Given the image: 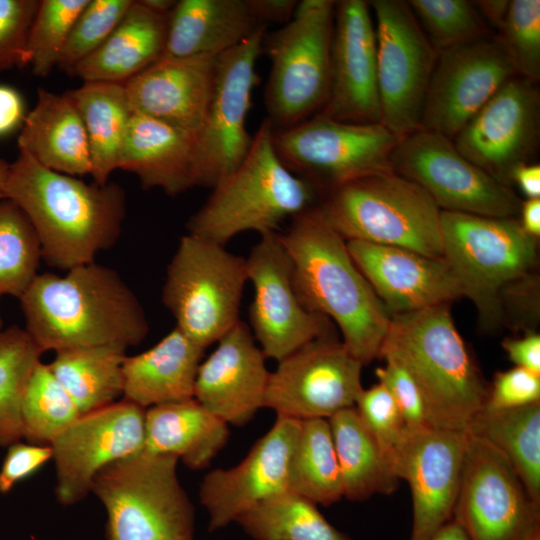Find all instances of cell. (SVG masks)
Segmentation results:
<instances>
[{"mask_svg": "<svg viewBox=\"0 0 540 540\" xmlns=\"http://www.w3.org/2000/svg\"><path fill=\"white\" fill-rule=\"evenodd\" d=\"M430 540H470V538L460 523L452 518Z\"/></svg>", "mask_w": 540, "mask_h": 540, "instance_id": "obj_57", "label": "cell"}, {"mask_svg": "<svg viewBox=\"0 0 540 540\" xmlns=\"http://www.w3.org/2000/svg\"><path fill=\"white\" fill-rule=\"evenodd\" d=\"M4 198L12 200L32 224L42 259L68 271L94 262L120 237L126 196L116 183H86L48 169L19 151L10 164Z\"/></svg>", "mask_w": 540, "mask_h": 540, "instance_id": "obj_1", "label": "cell"}, {"mask_svg": "<svg viewBox=\"0 0 540 540\" xmlns=\"http://www.w3.org/2000/svg\"><path fill=\"white\" fill-rule=\"evenodd\" d=\"M228 438V424L195 398L145 411L143 451L176 456L194 470L209 466Z\"/></svg>", "mask_w": 540, "mask_h": 540, "instance_id": "obj_32", "label": "cell"}, {"mask_svg": "<svg viewBox=\"0 0 540 540\" xmlns=\"http://www.w3.org/2000/svg\"><path fill=\"white\" fill-rule=\"evenodd\" d=\"M384 354L399 360L413 377L430 426L464 432L484 407L488 388L448 304L391 315L379 357Z\"/></svg>", "mask_w": 540, "mask_h": 540, "instance_id": "obj_4", "label": "cell"}, {"mask_svg": "<svg viewBox=\"0 0 540 540\" xmlns=\"http://www.w3.org/2000/svg\"><path fill=\"white\" fill-rule=\"evenodd\" d=\"M408 4L437 53L491 35L474 2L411 0Z\"/></svg>", "mask_w": 540, "mask_h": 540, "instance_id": "obj_42", "label": "cell"}, {"mask_svg": "<svg viewBox=\"0 0 540 540\" xmlns=\"http://www.w3.org/2000/svg\"><path fill=\"white\" fill-rule=\"evenodd\" d=\"M194 147L195 136L132 112L118 169L136 175L143 189L176 196L195 186Z\"/></svg>", "mask_w": 540, "mask_h": 540, "instance_id": "obj_27", "label": "cell"}, {"mask_svg": "<svg viewBox=\"0 0 540 540\" xmlns=\"http://www.w3.org/2000/svg\"><path fill=\"white\" fill-rule=\"evenodd\" d=\"M503 349L516 367L540 375V335L530 333L521 338H508Z\"/></svg>", "mask_w": 540, "mask_h": 540, "instance_id": "obj_51", "label": "cell"}, {"mask_svg": "<svg viewBox=\"0 0 540 540\" xmlns=\"http://www.w3.org/2000/svg\"><path fill=\"white\" fill-rule=\"evenodd\" d=\"M126 350L119 345L65 349L56 352L48 366L80 413L85 414L110 405L123 395Z\"/></svg>", "mask_w": 540, "mask_h": 540, "instance_id": "obj_36", "label": "cell"}, {"mask_svg": "<svg viewBox=\"0 0 540 540\" xmlns=\"http://www.w3.org/2000/svg\"><path fill=\"white\" fill-rule=\"evenodd\" d=\"M519 224L531 237L538 239L540 236V198L526 199L521 203Z\"/></svg>", "mask_w": 540, "mask_h": 540, "instance_id": "obj_55", "label": "cell"}, {"mask_svg": "<svg viewBox=\"0 0 540 540\" xmlns=\"http://www.w3.org/2000/svg\"><path fill=\"white\" fill-rule=\"evenodd\" d=\"M263 408L296 420L329 419L355 406L363 364L333 334L316 338L277 361Z\"/></svg>", "mask_w": 540, "mask_h": 540, "instance_id": "obj_16", "label": "cell"}, {"mask_svg": "<svg viewBox=\"0 0 540 540\" xmlns=\"http://www.w3.org/2000/svg\"><path fill=\"white\" fill-rule=\"evenodd\" d=\"M511 182L518 185L527 199L540 198V166L538 164H520L513 170Z\"/></svg>", "mask_w": 540, "mask_h": 540, "instance_id": "obj_54", "label": "cell"}, {"mask_svg": "<svg viewBox=\"0 0 540 540\" xmlns=\"http://www.w3.org/2000/svg\"><path fill=\"white\" fill-rule=\"evenodd\" d=\"M3 330V319H2V316L0 314V332Z\"/></svg>", "mask_w": 540, "mask_h": 540, "instance_id": "obj_61", "label": "cell"}, {"mask_svg": "<svg viewBox=\"0 0 540 540\" xmlns=\"http://www.w3.org/2000/svg\"><path fill=\"white\" fill-rule=\"evenodd\" d=\"M535 84L514 76L452 139L464 157L507 186L513 170L528 163L537 147L540 95Z\"/></svg>", "mask_w": 540, "mask_h": 540, "instance_id": "obj_20", "label": "cell"}, {"mask_svg": "<svg viewBox=\"0 0 540 540\" xmlns=\"http://www.w3.org/2000/svg\"><path fill=\"white\" fill-rule=\"evenodd\" d=\"M10 164L0 158V199L4 198V187L8 177Z\"/></svg>", "mask_w": 540, "mask_h": 540, "instance_id": "obj_59", "label": "cell"}, {"mask_svg": "<svg viewBox=\"0 0 540 540\" xmlns=\"http://www.w3.org/2000/svg\"><path fill=\"white\" fill-rule=\"evenodd\" d=\"M26 117L22 95L14 87L0 84V137L21 129Z\"/></svg>", "mask_w": 540, "mask_h": 540, "instance_id": "obj_52", "label": "cell"}, {"mask_svg": "<svg viewBox=\"0 0 540 540\" xmlns=\"http://www.w3.org/2000/svg\"><path fill=\"white\" fill-rule=\"evenodd\" d=\"M217 57L162 56L124 83L132 112L196 137L211 99Z\"/></svg>", "mask_w": 540, "mask_h": 540, "instance_id": "obj_26", "label": "cell"}, {"mask_svg": "<svg viewBox=\"0 0 540 540\" xmlns=\"http://www.w3.org/2000/svg\"><path fill=\"white\" fill-rule=\"evenodd\" d=\"M18 148L48 169L76 177L91 173L86 130L65 93L38 89L36 104L20 129Z\"/></svg>", "mask_w": 540, "mask_h": 540, "instance_id": "obj_29", "label": "cell"}, {"mask_svg": "<svg viewBox=\"0 0 540 540\" xmlns=\"http://www.w3.org/2000/svg\"><path fill=\"white\" fill-rule=\"evenodd\" d=\"M369 3L336 2L330 88L322 113L350 123H380L375 25Z\"/></svg>", "mask_w": 540, "mask_h": 540, "instance_id": "obj_23", "label": "cell"}, {"mask_svg": "<svg viewBox=\"0 0 540 540\" xmlns=\"http://www.w3.org/2000/svg\"><path fill=\"white\" fill-rule=\"evenodd\" d=\"M89 0H40L26 48L27 66L37 77L57 67L71 28Z\"/></svg>", "mask_w": 540, "mask_h": 540, "instance_id": "obj_43", "label": "cell"}, {"mask_svg": "<svg viewBox=\"0 0 540 540\" xmlns=\"http://www.w3.org/2000/svg\"><path fill=\"white\" fill-rule=\"evenodd\" d=\"M134 0H89L75 20L57 67L70 75L99 49L118 26Z\"/></svg>", "mask_w": 540, "mask_h": 540, "instance_id": "obj_44", "label": "cell"}, {"mask_svg": "<svg viewBox=\"0 0 540 540\" xmlns=\"http://www.w3.org/2000/svg\"><path fill=\"white\" fill-rule=\"evenodd\" d=\"M396 173L421 186L441 211L514 218L522 201L464 157L452 139L419 129L399 139L391 155Z\"/></svg>", "mask_w": 540, "mask_h": 540, "instance_id": "obj_14", "label": "cell"}, {"mask_svg": "<svg viewBox=\"0 0 540 540\" xmlns=\"http://www.w3.org/2000/svg\"><path fill=\"white\" fill-rule=\"evenodd\" d=\"M204 350L175 327L148 350L126 355L123 399L148 409L194 398Z\"/></svg>", "mask_w": 540, "mask_h": 540, "instance_id": "obj_28", "label": "cell"}, {"mask_svg": "<svg viewBox=\"0 0 540 540\" xmlns=\"http://www.w3.org/2000/svg\"><path fill=\"white\" fill-rule=\"evenodd\" d=\"M42 353L24 328L0 332V447L23 439V396Z\"/></svg>", "mask_w": 540, "mask_h": 540, "instance_id": "obj_39", "label": "cell"}, {"mask_svg": "<svg viewBox=\"0 0 540 540\" xmlns=\"http://www.w3.org/2000/svg\"><path fill=\"white\" fill-rule=\"evenodd\" d=\"M52 457L50 445L18 441L8 446L0 468V493H8L18 482L34 474Z\"/></svg>", "mask_w": 540, "mask_h": 540, "instance_id": "obj_50", "label": "cell"}, {"mask_svg": "<svg viewBox=\"0 0 540 540\" xmlns=\"http://www.w3.org/2000/svg\"><path fill=\"white\" fill-rule=\"evenodd\" d=\"M346 244L390 315L449 304L462 296L458 281L443 259L363 241Z\"/></svg>", "mask_w": 540, "mask_h": 540, "instance_id": "obj_25", "label": "cell"}, {"mask_svg": "<svg viewBox=\"0 0 540 540\" xmlns=\"http://www.w3.org/2000/svg\"><path fill=\"white\" fill-rule=\"evenodd\" d=\"M518 76L540 79V1L512 0L497 35Z\"/></svg>", "mask_w": 540, "mask_h": 540, "instance_id": "obj_45", "label": "cell"}, {"mask_svg": "<svg viewBox=\"0 0 540 540\" xmlns=\"http://www.w3.org/2000/svg\"><path fill=\"white\" fill-rule=\"evenodd\" d=\"M41 246L25 213L12 200L0 199V298H19L38 275Z\"/></svg>", "mask_w": 540, "mask_h": 540, "instance_id": "obj_41", "label": "cell"}, {"mask_svg": "<svg viewBox=\"0 0 540 540\" xmlns=\"http://www.w3.org/2000/svg\"><path fill=\"white\" fill-rule=\"evenodd\" d=\"M259 26L248 0H180L168 16L162 56H218Z\"/></svg>", "mask_w": 540, "mask_h": 540, "instance_id": "obj_30", "label": "cell"}, {"mask_svg": "<svg viewBox=\"0 0 540 540\" xmlns=\"http://www.w3.org/2000/svg\"><path fill=\"white\" fill-rule=\"evenodd\" d=\"M143 3L149 7L151 10L168 15L174 8L177 1L174 0H142Z\"/></svg>", "mask_w": 540, "mask_h": 540, "instance_id": "obj_58", "label": "cell"}, {"mask_svg": "<svg viewBox=\"0 0 540 540\" xmlns=\"http://www.w3.org/2000/svg\"><path fill=\"white\" fill-rule=\"evenodd\" d=\"M525 540H540V529H537L536 531H534Z\"/></svg>", "mask_w": 540, "mask_h": 540, "instance_id": "obj_60", "label": "cell"}, {"mask_svg": "<svg viewBox=\"0 0 540 540\" xmlns=\"http://www.w3.org/2000/svg\"><path fill=\"white\" fill-rule=\"evenodd\" d=\"M254 540H353L332 526L307 498L285 490L235 521Z\"/></svg>", "mask_w": 540, "mask_h": 540, "instance_id": "obj_37", "label": "cell"}, {"mask_svg": "<svg viewBox=\"0 0 540 540\" xmlns=\"http://www.w3.org/2000/svg\"><path fill=\"white\" fill-rule=\"evenodd\" d=\"M145 411L122 398L81 414L54 439L55 494L62 505L83 500L106 465L143 451Z\"/></svg>", "mask_w": 540, "mask_h": 540, "instance_id": "obj_19", "label": "cell"}, {"mask_svg": "<svg viewBox=\"0 0 540 540\" xmlns=\"http://www.w3.org/2000/svg\"><path fill=\"white\" fill-rule=\"evenodd\" d=\"M315 208L346 241L401 247L443 259L441 210L421 186L393 170L325 190Z\"/></svg>", "mask_w": 540, "mask_h": 540, "instance_id": "obj_6", "label": "cell"}, {"mask_svg": "<svg viewBox=\"0 0 540 540\" xmlns=\"http://www.w3.org/2000/svg\"><path fill=\"white\" fill-rule=\"evenodd\" d=\"M83 121L90 151L93 182L106 184L118 169L132 110L124 83L84 82L65 92Z\"/></svg>", "mask_w": 540, "mask_h": 540, "instance_id": "obj_33", "label": "cell"}, {"mask_svg": "<svg viewBox=\"0 0 540 540\" xmlns=\"http://www.w3.org/2000/svg\"><path fill=\"white\" fill-rule=\"evenodd\" d=\"M24 329L42 352L140 344L149 323L119 273L91 262L65 275L38 274L19 297Z\"/></svg>", "mask_w": 540, "mask_h": 540, "instance_id": "obj_2", "label": "cell"}, {"mask_svg": "<svg viewBox=\"0 0 540 540\" xmlns=\"http://www.w3.org/2000/svg\"><path fill=\"white\" fill-rule=\"evenodd\" d=\"M266 26L217 57L211 99L195 137V186L213 188L244 160L253 137L246 120L258 82L256 62L262 53Z\"/></svg>", "mask_w": 540, "mask_h": 540, "instance_id": "obj_13", "label": "cell"}, {"mask_svg": "<svg viewBox=\"0 0 540 540\" xmlns=\"http://www.w3.org/2000/svg\"><path fill=\"white\" fill-rule=\"evenodd\" d=\"M279 235L302 305L334 321L342 343L363 365L379 357L391 315L355 264L346 240L315 206L292 218Z\"/></svg>", "mask_w": 540, "mask_h": 540, "instance_id": "obj_3", "label": "cell"}, {"mask_svg": "<svg viewBox=\"0 0 540 540\" xmlns=\"http://www.w3.org/2000/svg\"><path fill=\"white\" fill-rule=\"evenodd\" d=\"M272 141L283 164L322 193L392 170L399 139L381 123L343 122L319 112L292 127L273 129Z\"/></svg>", "mask_w": 540, "mask_h": 540, "instance_id": "obj_11", "label": "cell"}, {"mask_svg": "<svg viewBox=\"0 0 540 540\" xmlns=\"http://www.w3.org/2000/svg\"><path fill=\"white\" fill-rule=\"evenodd\" d=\"M466 432L503 453L540 505V402L501 410L482 408Z\"/></svg>", "mask_w": 540, "mask_h": 540, "instance_id": "obj_35", "label": "cell"}, {"mask_svg": "<svg viewBox=\"0 0 540 540\" xmlns=\"http://www.w3.org/2000/svg\"><path fill=\"white\" fill-rule=\"evenodd\" d=\"M442 258L475 305L481 325L503 319V293L535 265L536 239L515 218L441 211Z\"/></svg>", "mask_w": 540, "mask_h": 540, "instance_id": "obj_8", "label": "cell"}, {"mask_svg": "<svg viewBox=\"0 0 540 540\" xmlns=\"http://www.w3.org/2000/svg\"><path fill=\"white\" fill-rule=\"evenodd\" d=\"M300 426V420L277 416L239 464L204 476L199 499L209 515V531L226 527L258 503L288 490L290 460Z\"/></svg>", "mask_w": 540, "mask_h": 540, "instance_id": "obj_21", "label": "cell"}, {"mask_svg": "<svg viewBox=\"0 0 540 540\" xmlns=\"http://www.w3.org/2000/svg\"><path fill=\"white\" fill-rule=\"evenodd\" d=\"M265 118L241 164L212 188L189 218V234L225 246L237 234L278 232L281 224L314 207L321 192L278 157Z\"/></svg>", "mask_w": 540, "mask_h": 540, "instance_id": "obj_5", "label": "cell"}, {"mask_svg": "<svg viewBox=\"0 0 540 540\" xmlns=\"http://www.w3.org/2000/svg\"><path fill=\"white\" fill-rule=\"evenodd\" d=\"M168 16L134 0L103 45L70 75L83 82H127L162 57Z\"/></svg>", "mask_w": 540, "mask_h": 540, "instance_id": "obj_31", "label": "cell"}, {"mask_svg": "<svg viewBox=\"0 0 540 540\" xmlns=\"http://www.w3.org/2000/svg\"><path fill=\"white\" fill-rule=\"evenodd\" d=\"M465 431L425 426L407 431L395 472L408 482L413 501L409 540H430L452 519L460 485Z\"/></svg>", "mask_w": 540, "mask_h": 540, "instance_id": "obj_22", "label": "cell"}, {"mask_svg": "<svg viewBox=\"0 0 540 540\" xmlns=\"http://www.w3.org/2000/svg\"><path fill=\"white\" fill-rule=\"evenodd\" d=\"M540 402V375L520 367L498 372L483 408L501 410Z\"/></svg>", "mask_w": 540, "mask_h": 540, "instance_id": "obj_49", "label": "cell"}, {"mask_svg": "<svg viewBox=\"0 0 540 540\" xmlns=\"http://www.w3.org/2000/svg\"><path fill=\"white\" fill-rule=\"evenodd\" d=\"M39 2L0 0V73L27 66V41Z\"/></svg>", "mask_w": 540, "mask_h": 540, "instance_id": "obj_47", "label": "cell"}, {"mask_svg": "<svg viewBox=\"0 0 540 540\" xmlns=\"http://www.w3.org/2000/svg\"><path fill=\"white\" fill-rule=\"evenodd\" d=\"M336 1H299L292 18L265 33L270 61L264 105L273 129L292 127L324 108L330 88Z\"/></svg>", "mask_w": 540, "mask_h": 540, "instance_id": "obj_9", "label": "cell"}, {"mask_svg": "<svg viewBox=\"0 0 540 540\" xmlns=\"http://www.w3.org/2000/svg\"><path fill=\"white\" fill-rule=\"evenodd\" d=\"M516 70L497 35L438 53L420 129L453 139Z\"/></svg>", "mask_w": 540, "mask_h": 540, "instance_id": "obj_18", "label": "cell"}, {"mask_svg": "<svg viewBox=\"0 0 540 540\" xmlns=\"http://www.w3.org/2000/svg\"><path fill=\"white\" fill-rule=\"evenodd\" d=\"M539 507L497 448L465 431L453 513L470 540H525L539 527Z\"/></svg>", "mask_w": 540, "mask_h": 540, "instance_id": "obj_15", "label": "cell"}, {"mask_svg": "<svg viewBox=\"0 0 540 540\" xmlns=\"http://www.w3.org/2000/svg\"><path fill=\"white\" fill-rule=\"evenodd\" d=\"M355 408L396 475V459L407 425L392 396L385 386L378 382L368 389H362Z\"/></svg>", "mask_w": 540, "mask_h": 540, "instance_id": "obj_46", "label": "cell"}, {"mask_svg": "<svg viewBox=\"0 0 540 540\" xmlns=\"http://www.w3.org/2000/svg\"><path fill=\"white\" fill-rule=\"evenodd\" d=\"M380 123L398 139L420 129L438 53L408 2L373 0Z\"/></svg>", "mask_w": 540, "mask_h": 540, "instance_id": "obj_12", "label": "cell"}, {"mask_svg": "<svg viewBox=\"0 0 540 540\" xmlns=\"http://www.w3.org/2000/svg\"><path fill=\"white\" fill-rule=\"evenodd\" d=\"M385 366L375 373L395 401L406 425L410 428L430 426L424 401L413 377L403 364L389 354L381 356Z\"/></svg>", "mask_w": 540, "mask_h": 540, "instance_id": "obj_48", "label": "cell"}, {"mask_svg": "<svg viewBox=\"0 0 540 540\" xmlns=\"http://www.w3.org/2000/svg\"><path fill=\"white\" fill-rule=\"evenodd\" d=\"M339 464L343 497L363 501L374 494H391L399 478L392 472L355 406L329 419Z\"/></svg>", "mask_w": 540, "mask_h": 540, "instance_id": "obj_34", "label": "cell"}, {"mask_svg": "<svg viewBox=\"0 0 540 540\" xmlns=\"http://www.w3.org/2000/svg\"><path fill=\"white\" fill-rule=\"evenodd\" d=\"M288 490L323 506L334 504L343 497L328 419L301 421L290 460Z\"/></svg>", "mask_w": 540, "mask_h": 540, "instance_id": "obj_38", "label": "cell"}, {"mask_svg": "<svg viewBox=\"0 0 540 540\" xmlns=\"http://www.w3.org/2000/svg\"><path fill=\"white\" fill-rule=\"evenodd\" d=\"M247 281L246 258L188 233L167 266L162 302L175 327L206 349L240 321Z\"/></svg>", "mask_w": 540, "mask_h": 540, "instance_id": "obj_10", "label": "cell"}, {"mask_svg": "<svg viewBox=\"0 0 540 540\" xmlns=\"http://www.w3.org/2000/svg\"><path fill=\"white\" fill-rule=\"evenodd\" d=\"M483 19L498 30L501 28L509 6L507 0H486L474 2Z\"/></svg>", "mask_w": 540, "mask_h": 540, "instance_id": "obj_56", "label": "cell"}, {"mask_svg": "<svg viewBox=\"0 0 540 540\" xmlns=\"http://www.w3.org/2000/svg\"><path fill=\"white\" fill-rule=\"evenodd\" d=\"M23 438L28 443L51 445L81 413L73 398L48 364L35 367L22 401Z\"/></svg>", "mask_w": 540, "mask_h": 540, "instance_id": "obj_40", "label": "cell"}, {"mask_svg": "<svg viewBox=\"0 0 540 540\" xmlns=\"http://www.w3.org/2000/svg\"><path fill=\"white\" fill-rule=\"evenodd\" d=\"M252 15L258 25L286 24L293 16L296 0H248Z\"/></svg>", "mask_w": 540, "mask_h": 540, "instance_id": "obj_53", "label": "cell"}, {"mask_svg": "<svg viewBox=\"0 0 540 540\" xmlns=\"http://www.w3.org/2000/svg\"><path fill=\"white\" fill-rule=\"evenodd\" d=\"M254 296L249 320L266 358L281 360L308 342L332 333L331 321L307 310L292 279V263L279 232L261 235L246 258Z\"/></svg>", "mask_w": 540, "mask_h": 540, "instance_id": "obj_17", "label": "cell"}, {"mask_svg": "<svg viewBox=\"0 0 540 540\" xmlns=\"http://www.w3.org/2000/svg\"><path fill=\"white\" fill-rule=\"evenodd\" d=\"M250 327L237 322L200 363L194 398L228 425L248 423L263 408L270 372Z\"/></svg>", "mask_w": 540, "mask_h": 540, "instance_id": "obj_24", "label": "cell"}, {"mask_svg": "<svg viewBox=\"0 0 540 540\" xmlns=\"http://www.w3.org/2000/svg\"><path fill=\"white\" fill-rule=\"evenodd\" d=\"M178 458L144 451L118 459L93 478L90 493L107 514V540H193L195 513Z\"/></svg>", "mask_w": 540, "mask_h": 540, "instance_id": "obj_7", "label": "cell"}]
</instances>
